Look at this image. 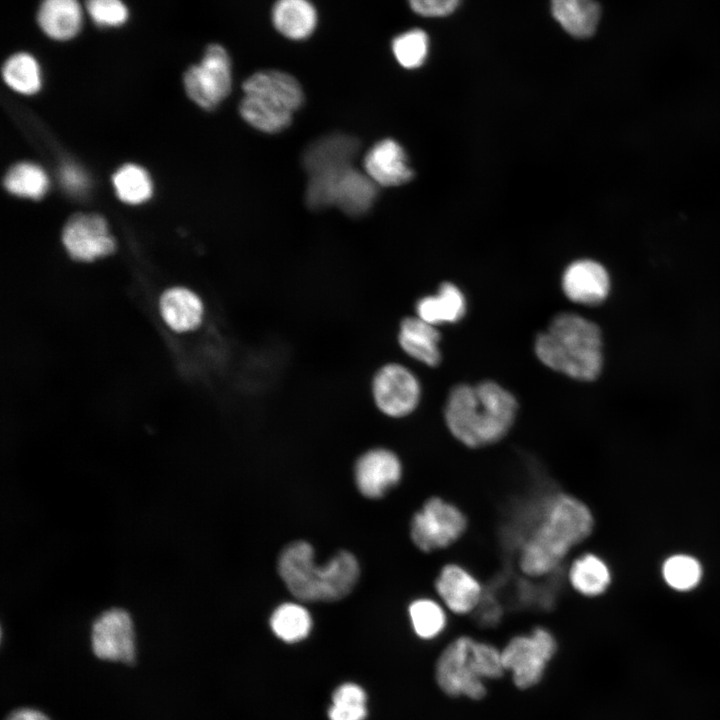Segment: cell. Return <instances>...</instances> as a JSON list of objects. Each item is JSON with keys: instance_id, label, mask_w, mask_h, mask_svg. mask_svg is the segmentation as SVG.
I'll return each instance as SVG.
<instances>
[{"instance_id": "74e56055", "label": "cell", "mask_w": 720, "mask_h": 720, "mask_svg": "<svg viewBox=\"0 0 720 720\" xmlns=\"http://www.w3.org/2000/svg\"><path fill=\"white\" fill-rule=\"evenodd\" d=\"M478 613L481 624L494 625L501 617V608L495 600H486L484 595L480 605L475 610Z\"/></svg>"}, {"instance_id": "603a6c76", "label": "cell", "mask_w": 720, "mask_h": 720, "mask_svg": "<svg viewBox=\"0 0 720 720\" xmlns=\"http://www.w3.org/2000/svg\"><path fill=\"white\" fill-rule=\"evenodd\" d=\"M160 311L166 324L177 332L198 327L203 316V304L192 291L182 287L166 290L160 298Z\"/></svg>"}, {"instance_id": "9a60e30c", "label": "cell", "mask_w": 720, "mask_h": 720, "mask_svg": "<svg viewBox=\"0 0 720 720\" xmlns=\"http://www.w3.org/2000/svg\"><path fill=\"white\" fill-rule=\"evenodd\" d=\"M562 291L571 302L584 306L602 304L610 292V277L600 263L582 259L572 262L564 271Z\"/></svg>"}, {"instance_id": "cb8c5ba5", "label": "cell", "mask_w": 720, "mask_h": 720, "mask_svg": "<svg viewBox=\"0 0 720 720\" xmlns=\"http://www.w3.org/2000/svg\"><path fill=\"white\" fill-rule=\"evenodd\" d=\"M551 12L570 35L587 38L598 26L601 8L594 0H551Z\"/></svg>"}, {"instance_id": "ffe728a7", "label": "cell", "mask_w": 720, "mask_h": 720, "mask_svg": "<svg viewBox=\"0 0 720 720\" xmlns=\"http://www.w3.org/2000/svg\"><path fill=\"white\" fill-rule=\"evenodd\" d=\"M466 311L464 293L451 282H443L435 294L421 297L415 305L416 316L436 327L461 321Z\"/></svg>"}, {"instance_id": "30bf717a", "label": "cell", "mask_w": 720, "mask_h": 720, "mask_svg": "<svg viewBox=\"0 0 720 720\" xmlns=\"http://www.w3.org/2000/svg\"><path fill=\"white\" fill-rule=\"evenodd\" d=\"M371 392L375 406L383 415L403 418L416 410L422 390L418 377L408 367L390 362L376 371Z\"/></svg>"}, {"instance_id": "52a82bcc", "label": "cell", "mask_w": 720, "mask_h": 720, "mask_svg": "<svg viewBox=\"0 0 720 720\" xmlns=\"http://www.w3.org/2000/svg\"><path fill=\"white\" fill-rule=\"evenodd\" d=\"M468 520L454 503L433 496L415 512L410 522V537L423 552L443 550L455 544L466 532Z\"/></svg>"}, {"instance_id": "8fae6325", "label": "cell", "mask_w": 720, "mask_h": 720, "mask_svg": "<svg viewBox=\"0 0 720 720\" xmlns=\"http://www.w3.org/2000/svg\"><path fill=\"white\" fill-rule=\"evenodd\" d=\"M91 645L98 658L132 663L135 659V635L129 613L120 608L103 612L92 625Z\"/></svg>"}, {"instance_id": "83f0119b", "label": "cell", "mask_w": 720, "mask_h": 720, "mask_svg": "<svg viewBox=\"0 0 720 720\" xmlns=\"http://www.w3.org/2000/svg\"><path fill=\"white\" fill-rule=\"evenodd\" d=\"M48 185L44 170L29 162L15 164L4 178V186L8 192L31 199H40L46 193Z\"/></svg>"}, {"instance_id": "6da1fadb", "label": "cell", "mask_w": 720, "mask_h": 720, "mask_svg": "<svg viewBox=\"0 0 720 720\" xmlns=\"http://www.w3.org/2000/svg\"><path fill=\"white\" fill-rule=\"evenodd\" d=\"M519 547L521 572L532 578L554 572L576 545L592 532L594 519L580 499L557 492L545 497Z\"/></svg>"}, {"instance_id": "ac0fdd59", "label": "cell", "mask_w": 720, "mask_h": 720, "mask_svg": "<svg viewBox=\"0 0 720 720\" xmlns=\"http://www.w3.org/2000/svg\"><path fill=\"white\" fill-rule=\"evenodd\" d=\"M363 165L364 172L376 185L397 186L413 177L403 148L392 139L375 143L366 153Z\"/></svg>"}, {"instance_id": "d4e9b609", "label": "cell", "mask_w": 720, "mask_h": 720, "mask_svg": "<svg viewBox=\"0 0 720 720\" xmlns=\"http://www.w3.org/2000/svg\"><path fill=\"white\" fill-rule=\"evenodd\" d=\"M567 576L574 591L585 597L601 595L611 582L608 565L593 553H585L575 558L570 564Z\"/></svg>"}, {"instance_id": "5b68a950", "label": "cell", "mask_w": 720, "mask_h": 720, "mask_svg": "<svg viewBox=\"0 0 720 720\" xmlns=\"http://www.w3.org/2000/svg\"><path fill=\"white\" fill-rule=\"evenodd\" d=\"M504 672L501 650L466 635L452 640L435 665V679L444 694L472 700L485 697V679H498Z\"/></svg>"}, {"instance_id": "f1b7e54d", "label": "cell", "mask_w": 720, "mask_h": 720, "mask_svg": "<svg viewBox=\"0 0 720 720\" xmlns=\"http://www.w3.org/2000/svg\"><path fill=\"white\" fill-rule=\"evenodd\" d=\"M270 625L273 632L283 641L297 642L309 634L312 620L303 606L285 603L275 609Z\"/></svg>"}, {"instance_id": "3957f363", "label": "cell", "mask_w": 720, "mask_h": 720, "mask_svg": "<svg viewBox=\"0 0 720 720\" xmlns=\"http://www.w3.org/2000/svg\"><path fill=\"white\" fill-rule=\"evenodd\" d=\"M599 326L577 313L556 314L534 342L538 360L547 368L581 382L597 379L603 368Z\"/></svg>"}, {"instance_id": "e575fe53", "label": "cell", "mask_w": 720, "mask_h": 720, "mask_svg": "<svg viewBox=\"0 0 720 720\" xmlns=\"http://www.w3.org/2000/svg\"><path fill=\"white\" fill-rule=\"evenodd\" d=\"M332 700L333 704L365 705L366 695L358 685L347 683L336 689Z\"/></svg>"}, {"instance_id": "f546056e", "label": "cell", "mask_w": 720, "mask_h": 720, "mask_svg": "<svg viewBox=\"0 0 720 720\" xmlns=\"http://www.w3.org/2000/svg\"><path fill=\"white\" fill-rule=\"evenodd\" d=\"M117 196L128 204H139L152 195V182L147 172L135 165L126 164L113 175Z\"/></svg>"}, {"instance_id": "1f68e13d", "label": "cell", "mask_w": 720, "mask_h": 720, "mask_svg": "<svg viewBox=\"0 0 720 720\" xmlns=\"http://www.w3.org/2000/svg\"><path fill=\"white\" fill-rule=\"evenodd\" d=\"M429 39L425 31L411 29L392 41V51L398 63L407 69L421 66L428 53Z\"/></svg>"}, {"instance_id": "8d00e7d4", "label": "cell", "mask_w": 720, "mask_h": 720, "mask_svg": "<svg viewBox=\"0 0 720 720\" xmlns=\"http://www.w3.org/2000/svg\"><path fill=\"white\" fill-rule=\"evenodd\" d=\"M366 714L365 705L332 704L329 709L330 720H363Z\"/></svg>"}, {"instance_id": "7402d4cb", "label": "cell", "mask_w": 720, "mask_h": 720, "mask_svg": "<svg viewBox=\"0 0 720 720\" xmlns=\"http://www.w3.org/2000/svg\"><path fill=\"white\" fill-rule=\"evenodd\" d=\"M272 23L284 37L308 38L317 25V11L309 0H277L272 8Z\"/></svg>"}, {"instance_id": "d6a6232c", "label": "cell", "mask_w": 720, "mask_h": 720, "mask_svg": "<svg viewBox=\"0 0 720 720\" xmlns=\"http://www.w3.org/2000/svg\"><path fill=\"white\" fill-rule=\"evenodd\" d=\"M86 16L98 28L118 29L130 19V9L124 0H84Z\"/></svg>"}, {"instance_id": "484cf974", "label": "cell", "mask_w": 720, "mask_h": 720, "mask_svg": "<svg viewBox=\"0 0 720 720\" xmlns=\"http://www.w3.org/2000/svg\"><path fill=\"white\" fill-rule=\"evenodd\" d=\"M2 77L8 87L24 95L37 93L42 85L40 64L27 51H18L8 56L2 66Z\"/></svg>"}, {"instance_id": "d590c367", "label": "cell", "mask_w": 720, "mask_h": 720, "mask_svg": "<svg viewBox=\"0 0 720 720\" xmlns=\"http://www.w3.org/2000/svg\"><path fill=\"white\" fill-rule=\"evenodd\" d=\"M61 181L65 188L71 192H80L87 187V177L83 171L74 165H65L61 169Z\"/></svg>"}, {"instance_id": "4316f807", "label": "cell", "mask_w": 720, "mask_h": 720, "mask_svg": "<svg viewBox=\"0 0 720 720\" xmlns=\"http://www.w3.org/2000/svg\"><path fill=\"white\" fill-rule=\"evenodd\" d=\"M447 611L440 600L426 597L414 600L408 613L415 634L423 640L440 636L448 624Z\"/></svg>"}, {"instance_id": "4dcf8cb0", "label": "cell", "mask_w": 720, "mask_h": 720, "mask_svg": "<svg viewBox=\"0 0 720 720\" xmlns=\"http://www.w3.org/2000/svg\"><path fill=\"white\" fill-rule=\"evenodd\" d=\"M662 573L670 587L678 591H688L698 585L702 568L697 559L689 555L677 554L666 559Z\"/></svg>"}, {"instance_id": "ba28073f", "label": "cell", "mask_w": 720, "mask_h": 720, "mask_svg": "<svg viewBox=\"0 0 720 720\" xmlns=\"http://www.w3.org/2000/svg\"><path fill=\"white\" fill-rule=\"evenodd\" d=\"M557 649L553 633L545 627L537 626L529 634L512 637L501 650L505 671L512 672L517 688H532L542 680Z\"/></svg>"}, {"instance_id": "7c38bea8", "label": "cell", "mask_w": 720, "mask_h": 720, "mask_svg": "<svg viewBox=\"0 0 720 720\" xmlns=\"http://www.w3.org/2000/svg\"><path fill=\"white\" fill-rule=\"evenodd\" d=\"M62 241L69 255L79 261L107 256L116 248L106 221L97 214L71 216L64 226Z\"/></svg>"}, {"instance_id": "44dd1931", "label": "cell", "mask_w": 720, "mask_h": 720, "mask_svg": "<svg viewBox=\"0 0 720 720\" xmlns=\"http://www.w3.org/2000/svg\"><path fill=\"white\" fill-rule=\"evenodd\" d=\"M377 185L365 172L353 166L337 179L333 189V205L350 216H361L373 206Z\"/></svg>"}, {"instance_id": "5bb4252c", "label": "cell", "mask_w": 720, "mask_h": 720, "mask_svg": "<svg viewBox=\"0 0 720 720\" xmlns=\"http://www.w3.org/2000/svg\"><path fill=\"white\" fill-rule=\"evenodd\" d=\"M355 482L368 498H380L401 480L402 463L386 448H374L362 454L355 464Z\"/></svg>"}, {"instance_id": "8992f818", "label": "cell", "mask_w": 720, "mask_h": 720, "mask_svg": "<svg viewBox=\"0 0 720 720\" xmlns=\"http://www.w3.org/2000/svg\"><path fill=\"white\" fill-rule=\"evenodd\" d=\"M241 117L253 128L278 133L291 124L303 104L304 93L295 77L279 70H262L243 83Z\"/></svg>"}, {"instance_id": "4fadbf2b", "label": "cell", "mask_w": 720, "mask_h": 720, "mask_svg": "<svg viewBox=\"0 0 720 720\" xmlns=\"http://www.w3.org/2000/svg\"><path fill=\"white\" fill-rule=\"evenodd\" d=\"M434 586L445 608L460 616L475 612L485 595L478 578L458 563L442 566Z\"/></svg>"}, {"instance_id": "d6986e66", "label": "cell", "mask_w": 720, "mask_h": 720, "mask_svg": "<svg viewBox=\"0 0 720 720\" xmlns=\"http://www.w3.org/2000/svg\"><path fill=\"white\" fill-rule=\"evenodd\" d=\"M397 338L400 348L410 358L428 367L440 364L441 334L438 327L416 315L408 316L401 320Z\"/></svg>"}, {"instance_id": "836d02e7", "label": "cell", "mask_w": 720, "mask_h": 720, "mask_svg": "<svg viewBox=\"0 0 720 720\" xmlns=\"http://www.w3.org/2000/svg\"><path fill=\"white\" fill-rule=\"evenodd\" d=\"M460 0H408L411 9L425 17H441L452 13Z\"/></svg>"}, {"instance_id": "2e32d148", "label": "cell", "mask_w": 720, "mask_h": 720, "mask_svg": "<svg viewBox=\"0 0 720 720\" xmlns=\"http://www.w3.org/2000/svg\"><path fill=\"white\" fill-rule=\"evenodd\" d=\"M86 12L80 0H40L35 20L42 34L55 42H68L79 36Z\"/></svg>"}, {"instance_id": "7a4b0ae2", "label": "cell", "mask_w": 720, "mask_h": 720, "mask_svg": "<svg viewBox=\"0 0 720 720\" xmlns=\"http://www.w3.org/2000/svg\"><path fill=\"white\" fill-rule=\"evenodd\" d=\"M518 412L516 397L494 380L454 385L444 406L451 435L468 448H482L502 440Z\"/></svg>"}, {"instance_id": "f35d334b", "label": "cell", "mask_w": 720, "mask_h": 720, "mask_svg": "<svg viewBox=\"0 0 720 720\" xmlns=\"http://www.w3.org/2000/svg\"><path fill=\"white\" fill-rule=\"evenodd\" d=\"M5 720H50L42 712L31 708H20L10 713Z\"/></svg>"}, {"instance_id": "277c9868", "label": "cell", "mask_w": 720, "mask_h": 720, "mask_svg": "<svg viewBox=\"0 0 720 720\" xmlns=\"http://www.w3.org/2000/svg\"><path fill=\"white\" fill-rule=\"evenodd\" d=\"M309 543L287 545L278 560V571L292 595L306 602L337 601L347 596L359 578V565L353 554L340 551L324 566L314 562Z\"/></svg>"}, {"instance_id": "9c48e42d", "label": "cell", "mask_w": 720, "mask_h": 720, "mask_svg": "<svg viewBox=\"0 0 720 720\" xmlns=\"http://www.w3.org/2000/svg\"><path fill=\"white\" fill-rule=\"evenodd\" d=\"M183 83L190 99L206 110L214 109L232 87V64L227 50L218 43L209 44L200 62L185 71Z\"/></svg>"}, {"instance_id": "e0dca14e", "label": "cell", "mask_w": 720, "mask_h": 720, "mask_svg": "<svg viewBox=\"0 0 720 720\" xmlns=\"http://www.w3.org/2000/svg\"><path fill=\"white\" fill-rule=\"evenodd\" d=\"M360 149L356 137L333 133L312 142L302 156L308 176L352 165Z\"/></svg>"}]
</instances>
